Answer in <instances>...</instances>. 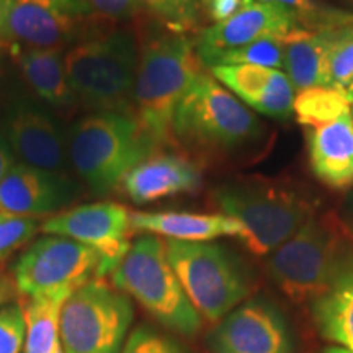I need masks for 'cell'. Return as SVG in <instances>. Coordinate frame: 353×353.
<instances>
[{"label": "cell", "mask_w": 353, "mask_h": 353, "mask_svg": "<svg viewBox=\"0 0 353 353\" xmlns=\"http://www.w3.org/2000/svg\"><path fill=\"white\" fill-rule=\"evenodd\" d=\"M74 183L64 174L13 164L0 182V211L8 214L38 216L59 210L72 195Z\"/></svg>", "instance_id": "cell-17"}, {"label": "cell", "mask_w": 353, "mask_h": 353, "mask_svg": "<svg viewBox=\"0 0 353 353\" xmlns=\"http://www.w3.org/2000/svg\"><path fill=\"white\" fill-rule=\"evenodd\" d=\"M90 247L61 236H46L28 247L13 268V285L28 299L57 291H74L99 270Z\"/></svg>", "instance_id": "cell-11"}, {"label": "cell", "mask_w": 353, "mask_h": 353, "mask_svg": "<svg viewBox=\"0 0 353 353\" xmlns=\"http://www.w3.org/2000/svg\"><path fill=\"white\" fill-rule=\"evenodd\" d=\"M25 316L20 304L0 309V353H20L25 342Z\"/></svg>", "instance_id": "cell-32"}, {"label": "cell", "mask_w": 353, "mask_h": 353, "mask_svg": "<svg viewBox=\"0 0 353 353\" xmlns=\"http://www.w3.org/2000/svg\"><path fill=\"white\" fill-rule=\"evenodd\" d=\"M132 322V304L125 293L90 280L65 299L59 314L64 353H121Z\"/></svg>", "instance_id": "cell-9"}, {"label": "cell", "mask_w": 353, "mask_h": 353, "mask_svg": "<svg viewBox=\"0 0 353 353\" xmlns=\"http://www.w3.org/2000/svg\"><path fill=\"white\" fill-rule=\"evenodd\" d=\"M263 125L210 74L201 72L180 101L174 138L219 152L254 149L263 141Z\"/></svg>", "instance_id": "cell-6"}, {"label": "cell", "mask_w": 353, "mask_h": 353, "mask_svg": "<svg viewBox=\"0 0 353 353\" xmlns=\"http://www.w3.org/2000/svg\"><path fill=\"white\" fill-rule=\"evenodd\" d=\"M316 329L325 341L353 352V267L311 303Z\"/></svg>", "instance_id": "cell-23"}, {"label": "cell", "mask_w": 353, "mask_h": 353, "mask_svg": "<svg viewBox=\"0 0 353 353\" xmlns=\"http://www.w3.org/2000/svg\"><path fill=\"white\" fill-rule=\"evenodd\" d=\"M110 275L114 288L136 299L172 332L187 337L200 332L203 317L185 294L167 259L165 242L157 236L138 237Z\"/></svg>", "instance_id": "cell-5"}, {"label": "cell", "mask_w": 353, "mask_h": 353, "mask_svg": "<svg viewBox=\"0 0 353 353\" xmlns=\"http://www.w3.org/2000/svg\"><path fill=\"white\" fill-rule=\"evenodd\" d=\"M72 291H57L28 299L25 316V353H64L59 335L61 307Z\"/></svg>", "instance_id": "cell-24"}, {"label": "cell", "mask_w": 353, "mask_h": 353, "mask_svg": "<svg viewBox=\"0 0 353 353\" xmlns=\"http://www.w3.org/2000/svg\"><path fill=\"white\" fill-rule=\"evenodd\" d=\"M345 95H347V99H348V101H350V105L353 103V82L350 83V85H348V88L345 90Z\"/></svg>", "instance_id": "cell-38"}, {"label": "cell", "mask_w": 353, "mask_h": 353, "mask_svg": "<svg viewBox=\"0 0 353 353\" xmlns=\"http://www.w3.org/2000/svg\"><path fill=\"white\" fill-rule=\"evenodd\" d=\"M167 259L203 319L219 322L252 293L245 263L214 242L165 241Z\"/></svg>", "instance_id": "cell-8"}, {"label": "cell", "mask_w": 353, "mask_h": 353, "mask_svg": "<svg viewBox=\"0 0 353 353\" xmlns=\"http://www.w3.org/2000/svg\"><path fill=\"white\" fill-rule=\"evenodd\" d=\"M223 214L242 224V241L254 255L263 257L285 244L314 214V203L298 190L273 180H242L214 192Z\"/></svg>", "instance_id": "cell-4"}, {"label": "cell", "mask_w": 353, "mask_h": 353, "mask_svg": "<svg viewBox=\"0 0 353 353\" xmlns=\"http://www.w3.org/2000/svg\"><path fill=\"white\" fill-rule=\"evenodd\" d=\"M348 2H350V3H352V6H353V0H348Z\"/></svg>", "instance_id": "cell-40"}, {"label": "cell", "mask_w": 353, "mask_h": 353, "mask_svg": "<svg viewBox=\"0 0 353 353\" xmlns=\"http://www.w3.org/2000/svg\"><path fill=\"white\" fill-rule=\"evenodd\" d=\"M322 353H353L352 350H348L345 347H341V345H330L327 348H324Z\"/></svg>", "instance_id": "cell-37"}, {"label": "cell", "mask_w": 353, "mask_h": 353, "mask_svg": "<svg viewBox=\"0 0 353 353\" xmlns=\"http://www.w3.org/2000/svg\"><path fill=\"white\" fill-rule=\"evenodd\" d=\"M38 228L37 218L0 211V260L8 257L13 250L26 244L37 234Z\"/></svg>", "instance_id": "cell-31"}, {"label": "cell", "mask_w": 353, "mask_h": 353, "mask_svg": "<svg viewBox=\"0 0 353 353\" xmlns=\"http://www.w3.org/2000/svg\"><path fill=\"white\" fill-rule=\"evenodd\" d=\"M211 353H294L281 309L267 298L242 303L218 322L208 337Z\"/></svg>", "instance_id": "cell-13"}, {"label": "cell", "mask_w": 353, "mask_h": 353, "mask_svg": "<svg viewBox=\"0 0 353 353\" xmlns=\"http://www.w3.org/2000/svg\"><path fill=\"white\" fill-rule=\"evenodd\" d=\"M352 120H353V112H352Z\"/></svg>", "instance_id": "cell-41"}, {"label": "cell", "mask_w": 353, "mask_h": 353, "mask_svg": "<svg viewBox=\"0 0 353 353\" xmlns=\"http://www.w3.org/2000/svg\"><path fill=\"white\" fill-rule=\"evenodd\" d=\"M15 57L21 76L39 99L56 108H65L76 103L70 88L63 50H30Z\"/></svg>", "instance_id": "cell-22"}, {"label": "cell", "mask_w": 353, "mask_h": 353, "mask_svg": "<svg viewBox=\"0 0 353 353\" xmlns=\"http://www.w3.org/2000/svg\"><path fill=\"white\" fill-rule=\"evenodd\" d=\"M293 113L299 125L317 128L327 125L350 113V101L345 92L329 87H311L299 90L294 97Z\"/></svg>", "instance_id": "cell-25"}, {"label": "cell", "mask_w": 353, "mask_h": 353, "mask_svg": "<svg viewBox=\"0 0 353 353\" xmlns=\"http://www.w3.org/2000/svg\"><path fill=\"white\" fill-rule=\"evenodd\" d=\"M309 167L322 185L332 190L353 187L352 112L327 125L306 130Z\"/></svg>", "instance_id": "cell-19"}, {"label": "cell", "mask_w": 353, "mask_h": 353, "mask_svg": "<svg viewBox=\"0 0 353 353\" xmlns=\"http://www.w3.org/2000/svg\"><path fill=\"white\" fill-rule=\"evenodd\" d=\"M7 141L13 156L34 169L64 174L68 144L54 118L32 101L13 105L7 120Z\"/></svg>", "instance_id": "cell-15"}, {"label": "cell", "mask_w": 353, "mask_h": 353, "mask_svg": "<svg viewBox=\"0 0 353 353\" xmlns=\"http://www.w3.org/2000/svg\"><path fill=\"white\" fill-rule=\"evenodd\" d=\"M138 3L172 33H195L200 26L201 12L196 0H138Z\"/></svg>", "instance_id": "cell-28"}, {"label": "cell", "mask_w": 353, "mask_h": 353, "mask_svg": "<svg viewBox=\"0 0 353 353\" xmlns=\"http://www.w3.org/2000/svg\"><path fill=\"white\" fill-rule=\"evenodd\" d=\"M200 167L179 154H152L121 180L120 187L132 201L145 205L183 193H193L201 187Z\"/></svg>", "instance_id": "cell-18"}, {"label": "cell", "mask_w": 353, "mask_h": 353, "mask_svg": "<svg viewBox=\"0 0 353 353\" xmlns=\"http://www.w3.org/2000/svg\"><path fill=\"white\" fill-rule=\"evenodd\" d=\"M83 2L100 20H131L143 12L138 0H83Z\"/></svg>", "instance_id": "cell-33"}, {"label": "cell", "mask_w": 353, "mask_h": 353, "mask_svg": "<svg viewBox=\"0 0 353 353\" xmlns=\"http://www.w3.org/2000/svg\"><path fill=\"white\" fill-rule=\"evenodd\" d=\"M353 82V25L348 26L343 37L330 52L325 68L324 87L345 92Z\"/></svg>", "instance_id": "cell-29"}, {"label": "cell", "mask_w": 353, "mask_h": 353, "mask_svg": "<svg viewBox=\"0 0 353 353\" xmlns=\"http://www.w3.org/2000/svg\"><path fill=\"white\" fill-rule=\"evenodd\" d=\"M3 3H6V0H0V20H2V13H3Z\"/></svg>", "instance_id": "cell-39"}, {"label": "cell", "mask_w": 353, "mask_h": 353, "mask_svg": "<svg viewBox=\"0 0 353 353\" xmlns=\"http://www.w3.org/2000/svg\"><path fill=\"white\" fill-rule=\"evenodd\" d=\"M50 236L69 237L99 255L97 278L110 275L130 250V211L112 201L92 203L63 211L41 224Z\"/></svg>", "instance_id": "cell-12"}, {"label": "cell", "mask_w": 353, "mask_h": 353, "mask_svg": "<svg viewBox=\"0 0 353 353\" xmlns=\"http://www.w3.org/2000/svg\"><path fill=\"white\" fill-rule=\"evenodd\" d=\"M97 20L83 0H6L0 46L12 56L30 50H63Z\"/></svg>", "instance_id": "cell-10"}, {"label": "cell", "mask_w": 353, "mask_h": 353, "mask_svg": "<svg viewBox=\"0 0 353 353\" xmlns=\"http://www.w3.org/2000/svg\"><path fill=\"white\" fill-rule=\"evenodd\" d=\"M254 0H206V7H208L210 19L221 23L232 19L245 7H249Z\"/></svg>", "instance_id": "cell-34"}, {"label": "cell", "mask_w": 353, "mask_h": 353, "mask_svg": "<svg viewBox=\"0 0 353 353\" xmlns=\"http://www.w3.org/2000/svg\"><path fill=\"white\" fill-rule=\"evenodd\" d=\"M157 145L132 113L101 112L70 128L69 161L97 193H108L139 162L156 154Z\"/></svg>", "instance_id": "cell-3"}, {"label": "cell", "mask_w": 353, "mask_h": 353, "mask_svg": "<svg viewBox=\"0 0 353 353\" xmlns=\"http://www.w3.org/2000/svg\"><path fill=\"white\" fill-rule=\"evenodd\" d=\"M201 72L195 38L187 34L152 38L139 54L131 110L157 148L174 143L176 108Z\"/></svg>", "instance_id": "cell-2"}, {"label": "cell", "mask_w": 353, "mask_h": 353, "mask_svg": "<svg viewBox=\"0 0 353 353\" xmlns=\"http://www.w3.org/2000/svg\"><path fill=\"white\" fill-rule=\"evenodd\" d=\"M353 267V237L334 213L312 214L270 254L268 275L294 304H311Z\"/></svg>", "instance_id": "cell-1"}, {"label": "cell", "mask_w": 353, "mask_h": 353, "mask_svg": "<svg viewBox=\"0 0 353 353\" xmlns=\"http://www.w3.org/2000/svg\"><path fill=\"white\" fill-rule=\"evenodd\" d=\"M12 293H13L12 281L6 276H0V306L12 298Z\"/></svg>", "instance_id": "cell-36"}, {"label": "cell", "mask_w": 353, "mask_h": 353, "mask_svg": "<svg viewBox=\"0 0 353 353\" xmlns=\"http://www.w3.org/2000/svg\"><path fill=\"white\" fill-rule=\"evenodd\" d=\"M201 64L208 65V68H214V65L252 64L262 65V68L281 69L285 64V43L276 38L259 39V41L245 44V46L234 48V50L210 56Z\"/></svg>", "instance_id": "cell-27"}, {"label": "cell", "mask_w": 353, "mask_h": 353, "mask_svg": "<svg viewBox=\"0 0 353 353\" xmlns=\"http://www.w3.org/2000/svg\"><path fill=\"white\" fill-rule=\"evenodd\" d=\"M259 2H270L286 7L296 15L298 23L304 32L319 33L353 25L352 12L327 6L321 0H259Z\"/></svg>", "instance_id": "cell-26"}, {"label": "cell", "mask_w": 353, "mask_h": 353, "mask_svg": "<svg viewBox=\"0 0 353 353\" xmlns=\"http://www.w3.org/2000/svg\"><path fill=\"white\" fill-rule=\"evenodd\" d=\"M211 76L265 117L286 120L293 113L294 88L280 69L252 64L214 65Z\"/></svg>", "instance_id": "cell-16"}, {"label": "cell", "mask_w": 353, "mask_h": 353, "mask_svg": "<svg viewBox=\"0 0 353 353\" xmlns=\"http://www.w3.org/2000/svg\"><path fill=\"white\" fill-rule=\"evenodd\" d=\"M13 165V152L7 138L0 134V182Z\"/></svg>", "instance_id": "cell-35"}, {"label": "cell", "mask_w": 353, "mask_h": 353, "mask_svg": "<svg viewBox=\"0 0 353 353\" xmlns=\"http://www.w3.org/2000/svg\"><path fill=\"white\" fill-rule=\"evenodd\" d=\"M347 28L319 33L301 32L285 43L283 68L294 90L324 87L329 56Z\"/></svg>", "instance_id": "cell-21"}, {"label": "cell", "mask_w": 353, "mask_h": 353, "mask_svg": "<svg viewBox=\"0 0 353 353\" xmlns=\"http://www.w3.org/2000/svg\"><path fill=\"white\" fill-rule=\"evenodd\" d=\"M304 32L296 15L283 6L254 2L232 19L201 30L195 38L196 54L203 63L218 52L245 46L259 39L276 38L286 43Z\"/></svg>", "instance_id": "cell-14"}, {"label": "cell", "mask_w": 353, "mask_h": 353, "mask_svg": "<svg viewBox=\"0 0 353 353\" xmlns=\"http://www.w3.org/2000/svg\"><path fill=\"white\" fill-rule=\"evenodd\" d=\"M121 353H192V350L170 335L141 325L126 339Z\"/></svg>", "instance_id": "cell-30"}, {"label": "cell", "mask_w": 353, "mask_h": 353, "mask_svg": "<svg viewBox=\"0 0 353 353\" xmlns=\"http://www.w3.org/2000/svg\"><path fill=\"white\" fill-rule=\"evenodd\" d=\"M131 231L156 234L185 242H211L218 237H241L242 224L223 213L188 211H130Z\"/></svg>", "instance_id": "cell-20"}, {"label": "cell", "mask_w": 353, "mask_h": 353, "mask_svg": "<svg viewBox=\"0 0 353 353\" xmlns=\"http://www.w3.org/2000/svg\"><path fill=\"white\" fill-rule=\"evenodd\" d=\"M138 64L136 39L123 30L87 39L65 52L68 79L76 100L97 113H132Z\"/></svg>", "instance_id": "cell-7"}]
</instances>
